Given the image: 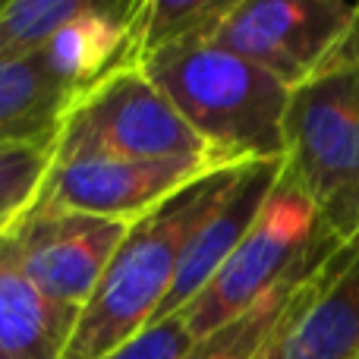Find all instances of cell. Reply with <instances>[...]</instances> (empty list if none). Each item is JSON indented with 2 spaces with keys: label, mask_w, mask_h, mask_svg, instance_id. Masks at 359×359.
Here are the masks:
<instances>
[{
  "label": "cell",
  "mask_w": 359,
  "mask_h": 359,
  "mask_svg": "<svg viewBox=\"0 0 359 359\" xmlns=\"http://www.w3.org/2000/svg\"><path fill=\"white\" fill-rule=\"evenodd\" d=\"M139 67L221 161L259 164L284 158L290 88L265 69L205 38L164 48Z\"/></svg>",
  "instance_id": "6da1fadb"
},
{
  "label": "cell",
  "mask_w": 359,
  "mask_h": 359,
  "mask_svg": "<svg viewBox=\"0 0 359 359\" xmlns=\"http://www.w3.org/2000/svg\"><path fill=\"white\" fill-rule=\"evenodd\" d=\"M233 170L236 168L211 174L133 224L88 303L76 316L63 359H104L158 316L174 284L186 240Z\"/></svg>",
  "instance_id": "7a4b0ae2"
},
{
  "label": "cell",
  "mask_w": 359,
  "mask_h": 359,
  "mask_svg": "<svg viewBox=\"0 0 359 359\" xmlns=\"http://www.w3.org/2000/svg\"><path fill=\"white\" fill-rule=\"evenodd\" d=\"M280 174L312 202L328 243L359 233V35L341 60L290 88Z\"/></svg>",
  "instance_id": "3957f363"
},
{
  "label": "cell",
  "mask_w": 359,
  "mask_h": 359,
  "mask_svg": "<svg viewBox=\"0 0 359 359\" xmlns=\"http://www.w3.org/2000/svg\"><path fill=\"white\" fill-rule=\"evenodd\" d=\"M69 155L227 164L192 133L168 95L136 63L114 67L69 104L54 139V158Z\"/></svg>",
  "instance_id": "277c9868"
},
{
  "label": "cell",
  "mask_w": 359,
  "mask_h": 359,
  "mask_svg": "<svg viewBox=\"0 0 359 359\" xmlns=\"http://www.w3.org/2000/svg\"><path fill=\"white\" fill-rule=\"evenodd\" d=\"M325 243L328 240L318 233V215L312 202L284 174H278L240 246L224 259L192 303L180 309L196 341L255 306L271 287L303 268Z\"/></svg>",
  "instance_id": "5b68a950"
},
{
  "label": "cell",
  "mask_w": 359,
  "mask_h": 359,
  "mask_svg": "<svg viewBox=\"0 0 359 359\" xmlns=\"http://www.w3.org/2000/svg\"><path fill=\"white\" fill-rule=\"evenodd\" d=\"M359 4L344 0H233L208 41L297 88L347 54Z\"/></svg>",
  "instance_id": "8992f818"
},
{
  "label": "cell",
  "mask_w": 359,
  "mask_h": 359,
  "mask_svg": "<svg viewBox=\"0 0 359 359\" xmlns=\"http://www.w3.org/2000/svg\"><path fill=\"white\" fill-rule=\"evenodd\" d=\"M130 227L126 221L29 205L0 230V259L76 322Z\"/></svg>",
  "instance_id": "52a82bcc"
},
{
  "label": "cell",
  "mask_w": 359,
  "mask_h": 359,
  "mask_svg": "<svg viewBox=\"0 0 359 359\" xmlns=\"http://www.w3.org/2000/svg\"><path fill=\"white\" fill-rule=\"evenodd\" d=\"M221 170H230V164L69 155L50 161L48 177L32 205L136 224L149 217L151 211L164 208L170 198H177L189 186L202 183L211 174H221Z\"/></svg>",
  "instance_id": "ba28073f"
},
{
  "label": "cell",
  "mask_w": 359,
  "mask_h": 359,
  "mask_svg": "<svg viewBox=\"0 0 359 359\" xmlns=\"http://www.w3.org/2000/svg\"><path fill=\"white\" fill-rule=\"evenodd\" d=\"M278 359H359V233L312 259Z\"/></svg>",
  "instance_id": "9c48e42d"
},
{
  "label": "cell",
  "mask_w": 359,
  "mask_h": 359,
  "mask_svg": "<svg viewBox=\"0 0 359 359\" xmlns=\"http://www.w3.org/2000/svg\"><path fill=\"white\" fill-rule=\"evenodd\" d=\"M278 174H280V161L243 164V168H236L233 174H230L221 196L215 198V205L205 211L198 227L192 230V236L186 240L177 274H174V284H170V293L151 322L174 316V312L186 309V306L192 303V297L208 284L211 274L224 265V259H227V255L240 246L243 236L249 233V227H252L255 217H259V211H262V205H265Z\"/></svg>",
  "instance_id": "30bf717a"
},
{
  "label": "cell",
  "mask_w": 359,
  "mask_h": 359,
  "mask_svg": "<svg viewBox=\"0 0 359 359\" xmlns=\"http://www.w3.org/2000/svg\"><path fill=\"white\" fill-rule=\"evenodd\" d=\"M79 92L60 76L48 48L0 60V149L54 142Z\"/></svg>",
  "instance_id": "8fae6325"
},
{
  "label": "cell",
  "mask_w": 359,
  "mask_h": 359,
  "mask_svg": "<svg viewBox=\"0 0 359 359\" xmlns=\"http://www.w3.org/2000/svg\"><path fill=\"white\" fill-rule=\"evenodd\" d=\"M73 318L0 259V359H63Z\"/></svg>",
  "instance_id": "7c38bea8"
},
{
  "label": "cell",
  "mask_w": 359,
  "mask_h": 359,
  "mask_svg": "<svg viewBox=\"0 0 359 359\" xmlns=\"http://www.w3.org/2000/svg\"><path fill=\"white\" fill-rule=\"evenodd\" d=\"M328 246V243H325ZM322 252V249H318ZM316 252V255H318ZM312 255V259H316ZM312 259L303 268L284 278L278 287L265 293L255 306H249L246 312H240L236 318H230L227 325L215 328L211 334L198 337L189 347V353L183 359H259L265 353V347L274 341V334L280 331V325L287 322L293 303L299 297V287H303V274L312 265Z\"/></svg>",
  "instance_id": "4fadbf2b"
},
{
  "label": "cell",
  "mask_w": 359,
  "mask_h": 359,
  "mask_svg": "<svg viewBox=\"0 0 359 359\" xmlns=\"http://www.w3.org/2000/svg\"><path fill=\"white\" fill-rule=\"evenodd\" d=\"M233 0H136L130 19L126 63H142L145 57L183 41L205 38L224 19Z\"/></svg>",
  "instance_id": "5bb4252c"
},
{
  "label": "cell",
  "mask_w": 359,
  "mask_h": 359,
  "mask_svg": "<svg viewBox=\"0 0 359 359\" xmlns=\"http://www.w3.org/2000/svg\"><path fill=\"white\" fill-rule=\"evenodd\" d=\"M88 0H13L0 4V60L38 54L73 22Z\"/></svg>",
  "instance_id": "9a60e30c"
},
{
  "label": "cell",
  "mask_w": 359,
  "mask_h": 359,
  "mask_svg": "<svg viewBox=\"0 0 359 359\" xmlns=\"http://www.w3.org/2000/svg\"><path fill=\"white\" fill-rule=\"evenodd\" d=\"M50 161H54V142L0 149V230L35 202Z\"/></svg>",
  "instance_id": "2e32d148"
},
{
  "label": "cell",
  "mask_w": 359,
  "mask_h": 359,
  "mask_svg": "<svg viewBox=\"0 0 359 359\" xmlns=\"http://www.w3.org/2000/svg\"><path fill=\"white\" fill-rule=\"evenodd\" d=\"M196 344L189 322L183 312H174L168 318L145 325L139 334H133L126 344L111 350L104 359H183Z\"/></svg>",
  "instance_id": "e0dca14e"
},
{
  "label": "cell",
  "mask_w": 359,
  "mask_h": 359,
  "mask_svg": "<svg viewBox=\"0 0 359 359\" xmlns=\"http://www.w3.org/2000/svg\"><path fill=\"white\" fill-rule=\"evenodd\" d=\"M306 271H309V268H306ZM303 280H306V274H303ZM299 293H303V287H299ZM299 299V297H297ZM293 306H297V303H293ZM293 312V309H290ZM287 318H290V316H287ZM287 325V322H284ZM284 325H280V331H284ZM280 331H278V334H274V341L271 344H268V347H265V353H262L259 359H278V341H280Z\"/></svg>",
  "instance_id": "ac0fdd59"
}]
</instances>
